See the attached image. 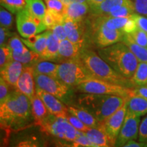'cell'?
<instances>
[{"label":"cell","instance_id":"1","mask_svg":"<svg viewBox=\"0 0 147 147\" xmlns=\"http://www.w3.org/2000/svg\"><path fill=\"white\" fill-rule=\"evenodd\" d=\"M1 127L12 131L21 130L34 122L31 100L28 97L15 90L0 104Z\"/></svg>","mask_w":147,"mask_h":147},{"label":"cell","instance_id":"2","mask_svg":"<svg viewBox=\"0 0 147 147\" xmlns=\"http://www.w3.org/2000/svg\"><path fill=\"white\" fill-rule=\"evenodd\" d=\"M128 98L121 95L82 93L78 96L77 104L74 106L87 110L102 123L123 105Z\"/></svg>","mask_w":147,"mask_h":147},{"label":"cell","instance_id":"3","mask_svg":"<svg viewBox=\"0 0 147 147\" xmlns=\"http://www.w3.org/2000/svg\"><path fill=\"white\" fill-rule=\"evenodd\" d=\"M78 57L94 78L131 89L135 87L130 79L115 71L91 48H82Z\"/></svg>","mask_w":147,"mask_h":147},{"label":"cell","instance_id":"4","mask_svg":"<svg viewBox=\"0 0 147 147\" xmlns=\"http://www.w3.org/2000/svg\"><path fill=\"white\" fill-rule=\"evenodd\" d=\"M97 53L115 71L129 79L134 75L139 63L134 53L122 42L98 49Z\"/></svg>","mask_w":147,"mask_h":147},{"label":"cell","instance_id":"5","mask_svg":"<svg viewBox=\"0 0 147 147\" xmlns=\"http://www.w3.org/2000/svg\"><path fill=\"white\" fill-rule=\"evenodd\" d=\"M57 78L71 87H76L82 82L94 78L78 57L61 62Z\"/></svg>","mask_w":147,"mask_h":147},{"label":"cell","instance_id":"6","mask_svg":"<svg viewBox=\"0 0 147 147\" xmlns=\"http://www.w3.org/2000/svg\"><path fill=\"white\" fill-rule=\"evenodd\" d=\"M34 74L36 87L57 97L67 106L73 105L75 95L72 87L58 78L39 74Z\"/></svg>","mask_w":147,"mask_h":147},{"label":"cell","instance_id":"7","mask_svg":"<svg viewBox=\"0 0 147 147\" xmlns=\"http://www.w3.org/2000/svg\"><path fill=\"white\" fill-rule=\"evenodd\" d=\"M88 32V45L95 47L104 48L121 42L125 32L108 28L104 25L92 23L87 18Z\"/></svg>","mask_w":147,"mask_h":147},{"label":"cell","instance_id":"8","mask_svg":"<svg viewBox=\"0 0 147 147\" xmlns=\"http://www.w3.org/2000/svg\"><path fill=\"white\" fill-rule=\"evenodd\" d=\"M40 129L47 134L63 140L72 142L80 131L77 130L65 118L50 114L40 126Z\"/></svg>","mask_w":147,"mask_h":147},{"label":"cell","instance_id":"9","mask_svg":"<svg viewBox=\"0 0 147 147\" xmlns=\"http://www.w3.org/2000/svg\"><path fill=\"white\" fill-rule=\"evenodd\" d=\"M76 89L82 93L95 94L115 95L129 97L132 95L131 88L119 85L96 78L90 79L78 84Z\"/></svg>","mask_w":147,"mask_h":147},{"label":"cell","instance_id":"10","mask_svg":"<svg viewBox=\"0 0 147 147\" xmlns=\"http://www.w3.org/2000/svg\"><path fill=\"white\" fill-rule=\"evenodd\" d=\"M16 27L23 38H29L47 30L44 21L36 17L25 8L16 14Z\"/></svg>","mask_w":147,"mask_h":147},{"label":"cell","instance_id":"11","mask_svg":"<svg viewBox=\"0 0 147 147\" xmlns=\"http://www.w3.org/2000/svg\"><path fill=\"white\" fill-rule=\"evenodd\" d=\"M140 117L127 110L123 123L115 143V146H124L128 141L138 138Z\"/></svg>","mask_w":147,"mask_h":147},{"label":"cell","instance_id":"12","mask_svg":"<svg viewBox=\"0 0 147 147\" xmlns=\"http://www.w3.org/2000/svg\"><path fill=\"white\" fill-rule=\"evenodd\" d=\"M67 38L71 42L80 44L84 47H89L87 40L88 27L87 19L84 21H73L65 18L63 21Z\"/></svg>","mask_w":147,"mask_h":147},{"label":"cell","instance_id":"13","mask_svg":"<svg viewBox=\"0 0 147 147\" xmlns=\"http://www.w3.org/2000/svg\"><path fill=\"white\" fill-rule=\"evenodd\" d=\"M127 110V101L113 115L103 121L102 124L109 138L112 146H115V143L120 132L121 127L123 123Z\"/></svg>","mask_w":147,"mask_h":147},{"label":"cell","instance_id":"14","mask_svg":"<svg viewBox=\"0 0 147 147\" xmlns=\"http://www.w3.org/2000/svg\"><path fill=\"white\" fill-rule=\"evenodd\" d=\"M36 93L45 103L46 107L51 115L65 118V116L69 113L68 106L59 100L57 97L37 87Z\"/></svg>","mask_w":147,"mask_h":147},{"label":"cell","instance_id":"15","mask_svg":"<svg viewBox=\"0 0 147 147\" xmlns=\"http://www.w3.org/2000/svg\"><path fill=\"white\" fill-rule=\"evenodd\" d=\"M16 89L28 97L30 100L36 95V82L34 69L32 65L24 67L21 75L17 81Z\"/></svg>","mask_w":147,"mask_h":147},{"label":"cell","instance_id":"16","mask_svg":"<svg viewBox=\"0 0 147 147\" xmlns=\"http://www.w3.org/2000/svg\"><path fill=\"white\" fill-rule=\"evenodd\" d=\"M91 15V6L87 2L73 3L65 5V18L73 21H84Z\"/></svg>","mask_w":147,"mask_h":147},{"label":"cell","instance_id":"17","mask_svg":"<svg viewBox=\"0 0 147 147\" xmlns=\"http://www.w3.org/2000/svg\"><path fill=\"white\" fill-rule=\"evenodd\" d=\"M25 65L18 61L12 59L1 69V77L8 82L9 85L16 89L17 81L21 75Z\"/></svg>","mask_w":147,"mask_h":147},{"label":"cell","instance_id":"18","mask_svg":"<svg viewBox=\"0 0 147 147\" xmlns=\"http://www.w3.org/2000/svg\"><path fill=\"white\" fill-rule=\"evenodd\" d=\"M84 133L95 147L112 146L102 123L95 127H89Z\"/></svg>","mask_w":147,"mask_h":147},{"label":"cell","instance_id":"19","mask_svg":"<svg viewBox=\"0 0 147 147\" xmlns=\"http://www.w3.org/2000/svg\"><path fill=\"white\" fill-rule=\"evenodd\" d=\"M84 47L80 44H75L68 39L60 41L59 48V62L78 57L82 48Z\"/></svg>","mask_w":147,"mask_h":147},{"label":"cell","instance_id":"20","mask_svg":"<svg viewBox=\"0 0 147 147\" xmlns=\"http://www.w3.org/2000/svg\"><path fill=\"white\" fill-rule=\"evenodd\" d=\"M30 100L34 123L36 125L40 127L48 116L50 115V113L42 99L36 93Z\"/></svg>","mask_w":147,"mask_h":147},{"label":"cell","instance_id":"21","mask_svg":"<svg viewBox=\"0 0 147 147\" xmlns=\"http://www.w3.org/2000/svg\"><path fill=\"white\" fill-rule=\"evenodd\" d=\"M60 41L50 30L45 50L40 54L42 60L59 62V48Z\"/></svg>","mask_w":147,"mask_h":147},{"label":"cell","instance_id":"22","mask_svg":"<svg viewBox=\"0 0 147 147\" xmlns=\"http://www.w3.org/2000/svg\"><path fill=\"white\" fill-rule=\"evenodd\" d=\"M132 2V0H104L100 4L91 7V15H106L113 11L117 10L121 5Z\"/></svg>","mask_w":147,"mask_h":147},{"label":"cell","instance_id":"23","mask_svg":"<svg viewBox=\"0 0 147 147\" xmlns=\"http://www.w3.org/2000/svg\"><path fill=\"white\" fill-rule=\"evenodd\" d=\"M49 32H50V30L47 29V31L41 34L34 35L29 38H22L21 40L23 43L26 45V47L29 48L30 50L40 55L45 50L47 46Z\"/></svg>","mask_w":147,"mask_h":147},{"label":"cell","instance_id":"24","mask_svg":"<svg viewBox=\"0 0 147 147\" xmlns=\"http://www.w3.org/2000/svg\"><path fill=\"white\" fill-rule=\"evenodd\" d=\"M127 110L138 117L147 114V98L132 94L128 98Z\"/></svg>","mask_w":147,"mask_h":147},{"label":"cell","instance_id":"25","mask_svg":"<svg viewBox=\"0 0 147 147\" xmlns=\"http://www.w3.org/2000/svg\"><path fill=\"white\" fill-rule=\"evenodd\" d=\"M121 42L131 50L139 62H147V47L137 44L130 34L126 33H125Z\"/></svg>","mask_w":147,"mask_h":147},{"label":"cell","instance_id":"26","mask_svg":"<svg viewBox=\"0 0 147 147\" xmlns=\"http://www.w3.org/2000/svg\"><path fill=\"white\" fill-rule=\"evenodd\" d=\"M68 111L71 115H74L75 117L80 119L83 123L89 127H95L100 123L87 110L78 107V106L74 105L69 106Z\"/></svg>","mask_w":147,"mask_h":147},{"label":"cell","instance_id":"27","mask_svg":"<svg viewBox=\"0 0 147 147\" xmlns=\"http://www.w3.org/2000/svg\"><path fill=\"white\" fill-rule=\"evenodd\" d=\"M59 64L53 63L50 61L40 60L32 66L34 69V73L57 78V72Z\"/></svg>","mask_w":147,"mask_h":147},{"label":"cell","instance_id":"28","mask_svg":"<svg viewBox=\"0 0 147 147\" xmlns=\"http://www.w3.org/2000/svg\"><path fill=\"white\" fill-rule=\"evenodd\" d=\"M12 59L21 62L25 66L32 65L39 61L42 60L40 55L32 50H27L23 53H16L12 52Z\"/></svg>","mask_w":147,"mask_h":147},{"label":"cell","instance_id":"29","mask_svg":"<svg viewBox=\"0 0 147 147\" xmlns=\"http://www.w3.org/2000/svg\"><path fill=\"white\" fill-rule=\"evenodd\" d=\"M130 80L135 87L147 85V62H139Z\"/></svg>","mask_w":147,"mask_h":147},{"label":"cell","instance_id":"30","mask_svg":"<svg viewBox=\"0 0 147 147\" xmlns=\"http://www.w3.org/2000/svg\"><path fill=\"white\" fill-rule=\"evenodd\" d=\"M27 8L30 13L40 19L44 20L47 8L42 0H26Z\"/></svg>","mask_w":147,"mask_h":147},{"label":"cell","instance_id":"31","mask_svg":"<svg viewBox=\"0 0 147 147\" xmlns=\"http://www.w3.org/2000/svg\"><path fill=\"white\" fill-rule=\"evenodd\" d=\"M64 19H65V16L63 14L47 8L43 21L47 26V29L51 30L56 25L63 23Z\"/></svg>","mask_w":147,"mask_h":147},{"label":"cell","instance_id":"32","mask_svg":"<svg viewBox=\"0 0 147 147\" xmlns=\"http://www.w3.org/2000/svg\"><path fill=\"white\" fill-rule=\"evenodd\" d=\"M1 6L10 11L12 14H17L26 8V0H0Z\"/></svg>","mask_w":147,"mask_h":147},{"label":"cell","instance_id":"33","mask_svg":"<svg viewBox=\"0 0 147 147\" xmlns=\"http://www.w3.org/2000/svg\"><path fill=\"white\" fill-rule=\"evenodd\" d=\"M135 13L136 11L132 1L127 4L121 5L117 10L106 14V16L110 17H130Z\"/></svg>","mask_w":147,"mask_h":147},{"label":"cell","instance_id":"34","mask_svg":"<svg viewBox=\"0 0 147 147\" xmlns=\"http://www.w3.org/2000/svg\"><path fill=\"white\" fill-rule=\"evenodd\" d=\"M8 44L13 53H23L28 50V49L25 47L26 45L22 41L21 38H20L15 33L9 39Z\"/></svg>","mask_w":147,"mask_h":147},{"label":"cell","instance_id":"35","mask_svg":"<svg viewBox=\"0 0 147 147\" xmlns=\"http://www.w3.org/2000/svg\"><path fill=\"white\" fill-rule=\"evenodd\" d=\"M14 17L12 12L6 10L4 7L1 6L0 8V24L1 26L11 29L13 27Z\"/></svg>","mask_w":147,"mask_h":147},{"label":"cell","instance_id":"36","mask_svg":"<svg viewBox=\"0 0 147 147\" xmlns=\"http://www.w3.org/2000/svg\"><path fill=\"white\" fill-rule=\"evenodd\" d=\"M12 59V51L8 44L0 47V69H2Z\"/></svg>","mask_w":147,"mask_h":147},{"label":"cell","instance_id":"37","mask_svg":"<svg viewBox=\"0 0 147 147\" xmlns=\"http://www.w3.org/2000/svg\"><path fill=\"white\" fill-rule=\"evenodd\" d=\"M65 119L72 125L74 127H75L78 131L85 132L89 127L83 123L80 119L75 117L74 115H71L70 113H68L65 116Z\"/></svg>","mask_w":147,"mask_h":147},{"label":"cell","instance_id":"38","mask_svg":"<svg viewBox=\"0 0 147 147\" xmlns=\"http://www.w3.org/2000/svg\"><path fill=\"white\" fill-rule=\"evenodd\" d=\"M133 40L138 45L147 47V33L137 28L134 32L129 34Z\"/></svg>","mask_w":147,"mask_h":147},{"label":"cell","instance_id":"39","mask_svg":"<svg viewBox=\"0 0 147 147\" xmlns=\"http://www.w3.org/2000/svg\"><path fill=\"white\" fill-rule=\"evenodd\" d=\"M73 146H94V144L87 137L84 132L81 131L74 140L71 142Z\"/></svg>","mask_w":147,"mask_h":147},{"label":"cell","instance_id":"40","mask_svg":"<svg viewBox=\"0 0 147 147\" xmlns=\"http://www.w3.org/2000/svg\"><path fill=\"white\" fill-rule=\"evenodd\" d=\"M48 9H50L55 12L64 15L65 5L60 0H45Z\"/></svg>","mask_w":147,"mask_h":147},{"label":"cell","instance_id":"41","mask_svg":"<svg viewBox=\"0 0 147 147\" xmlns=\"http://www.w3.org/2000/svg\"><path fill=\"white\" fill-rule=\"evenodd\" d=\"M136 13L147 17V0H132Z\"/></svg>","mask_w":147,"mask_h":147},{"label":"cell","instance_id":"42","mask_svg":"<svg viewBox=\"0 0 147 147\" xmlns=\"http://www.w3.org/2000/svg\"><path fill=\"white\" fill-rule=\"evenodd\" d=\"M138 140L147 146V116L142 119L139 127Z\"/></svg>","mask_w":147,"mask_h":147},{"label":"cell","instance_id":"43","mask_svg":"<svg viewBox=\"0 0 147 147\" xmlns=\"http://www.w3.org/2000/svg\"><path fill=\"white\" fill-rule=\"evenodd\" d=\"M9 84L2 77L0 78V104H2L8 97Z\"/></svg>","mask_w":147,"mask_h":147},{"label":"cell","instance_id":"44","mask_svg":"<svg viewBox=\"0 0 147 147\" xmlns=\"http://www.w3.org/2000/svg\"><path fill=\"white\" fill-rule=\"evenodd\" d=\"M53 34L55 35L57 39L59 41H62V40L67 39V34H66V32L65 27L63 26V24H59V25H56V26L53 27L51 29Z\"/></svg>","mask_w":147,"mask_h":147},{"label":"cell","instance_id":"45","mask_svg":"<svg viewBox=\"0 0 147 147\" xmlns=\"http://www.w3.org/2000/svg\"><path fill=\"white\" fill-rule=\"evenodd\" d=\"M131 17L136 22L138 28L147 33V17L141 14L135 13L131 16Z\"/></svg>","mask_w":147,"mask_h":147},{"label":"cell","instance_id":"46","mask_svg":"<svg viewBox=\"0 0 147 147\" xmlns=\"http://www.w3.org/2000/svg\"><path fill=\"white\" fill-rule=\"evenodd\" d=\"M14 34V33L10 32V29L5 27H0V45L3 46L8 44V40Z\"/></svg>","mask_w":147,"mask_h":147},{"label":"cell","instance_id":"47","mask_svg":"<svg viewBox=\"0 0 147 147\" xmlns=\"http://www.w3.org/2000/svg\"><path fill=\"white\" fill-rule=\"evenodd\" d=\"M137 28L138 26L135 20L131 16V17L129 18L128 21H127L123 31L125 33H126V34H131V33L134 32Z\"/></svg>","mask_w":147,"mask_h":147},{"label":"cell","instance_id":"48","mask_svg":"<svg viewBox=\"0 0 147 147\" xmlns=\"http://www.w3.org/2000/svg\"><path fill=\"white\" fill-rule=\"evenodd\" d=\"M132 94L140 95L147 98V85L134 87L132 90Z\"/></svg>","mask_w":147,"mask_h":147},{"label":"cell","instance_id":"49","mask_svg":"<svg viewBox=\"0 0 147 147\" xmlns=\"http://www.w3.org/2000/svg\"><path fill=\"white\" fill-rule=\"evenodd\" d=\"M125 147H144L147 146L146 144L142 142H136L135 140H131L128 141L124 145Z\"/></svg>","mask_w":147,"mask_h":147},{"label":"cell","instance_id":"50","mask_svg":"<svg viewBox=\"0 0 147 147\" xmlns=\"http://www.w3.org/2000/svg\"><path fill=\"white\" fill-rule=\"evenodd\" d=\"M62 3L65 5H68L73 3H82V2H87L88 0H60Z\"/></svg>","mask_w":147,"mask_h":147},{"label":"cell","instance_id":"51","mask_svg":"<svg viewBox=\"0 0 147 147\" xmlns=\"http://www.w3.org/2000/svg\"><path fill=\"white\" fill-rule=\"evenodd\" d=\"M104 1V0H88V3H89L91 7H93L100 4Z\"/></svg>","mask_w":147,"mask_h":147}]
</instances>
